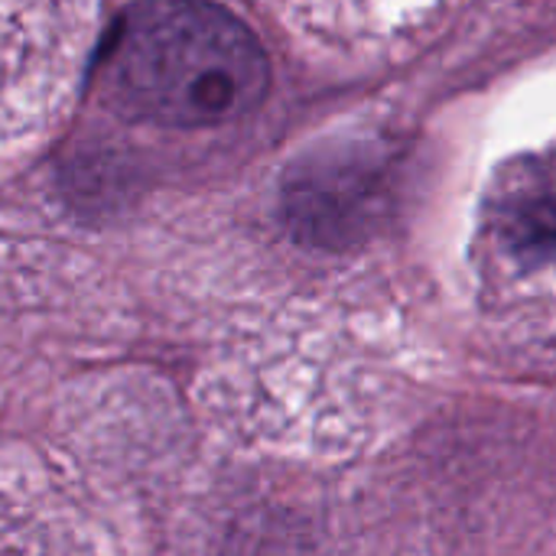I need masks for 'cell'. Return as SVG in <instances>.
<instances>
[{
    "mask_svg": "<svg viewBox=\"0 0 556 556\" xmlns=\"http://www.w3.org/2000/svg\"><path fill=\"white\" fill-rule=\"evenodd\" d=\"M502 235L521 261L556 270V186L515 192L502 208Z\"/></svg>",
    "mask_w": 556,
    "mask_h": 556,
    "instance_id": "cell-4",
    "label": "cell"
},
{
    "mask_svg": "<svg viewBox=\"0 0 556 556\" xmlns=\"http://www.w3.org/2000/svg\"><path fill=\"white\" fill-rule=\"evenodd\" d=\"M91 0H0V143L39 130L72 91Z\"/></svg>",
    "mask_w": 556,
    "mask_h": 556,
    "instance_id": "cell-2",
    "label": "cell"
},
{
    "mask_svg": "<svg viewBox=\"0 0 556 556\" xmlns=\"http://www.w3.org/2000/svg\"><path fill=\"white\" fill-rule=\"evenodd\" d=\"M378 169L349 160L296 179L287 192V215L300 238L342 248L378 218Z\"/></svg>",
    "mask_w": 556,
    "mask_h": 556,
    "instance_id": "cell-3",
    "label": "cell"
},
{
    "mask_svg": "<svg viewBox=\"0 0 556 556\" xmlns=\"http://www.w3.org/2000/svg\"><path fill=\"white\" fill-rule=\"evenodd\" d=\"M267 59L254 33L208 0H140L114 29L104 101L163 127H212L257 108Z\"/></svg>",
    "mask_w": 556,
    "mask_h": 556,
    "instance_id": "cell-1",
    "label": "cell"
}]
</instances>
